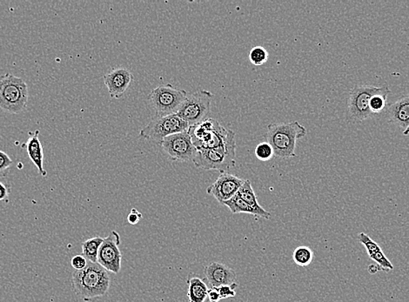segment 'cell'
Listing matches in <instances>:
<instances>
[{
    "mask_svg": "<svg viewBox=\"0 0 409 302\" xmlns=\"http://www.w3.org/2000/svg\"><path fill=\"white\" fill-rule=\"evenodd\" d=\"M74 293L84 302H90L103 297L108 293L111 278L108 271L99 264L89 262L84 269L72 274Z\"/></svg>",
    "mask_w": 409,
    "mask_h": 302,
    "instance_id": "obj_1",
    "label": "cell"
},
{
    "mask_svg": "<svg viewBox=\"0 0 409 302\" xmlns=\"http://www.w3.org/2000/svg\"><path fill=\"white\" fill-rule=\"evenodd\" d=\"M306 132V128L299 121L273 123L267 125L265 138L266 142L272 146L275 157L288 160L296 157L297 140L304 138Z\"/></svg>",
    "mask_w": 409,
    "mask_h": 302,
    "instance_id": "obj_2",
    "label": "cell"
},
{
    "mask_svg": "<svg viewBox=\"0 0 409 302\" xmlns=\"http://www.w3.org/2000/svg\"><path fill=\"white\" fill-rule=\"evenodd\" d=\"M235 157L236 141L235 132H234L229 139L219 147L198 151L192 162L197 168L219 171L224 174L235 167Z\"/></svg>",
    "mask_w": 409,
    "mask_h": 302,
    "instance_id": "obj_3",
    "label": "cell"
},
{
    "mask_svg": "<svg viewBox=\"0 0 409 302\" xmlns=\"http://www.w3.org/2000/svg\"><path fill=\"white\" fill-rule=\"evenodd\" d=\"M29 86L21 78L5 73L0 76V108L18 115L26 108Z\"/></svg>",
    "mask_w": 409,
    "mask_h": 302,
    "instance_id": "obj_4",
    "label": "cell"
},
{
    "mask_svg": "<svg viewBox=\"0 0 409 302\" xmlns=\"http://www.w3.org/2000/svg\"><path fill=\"white\" fill-rule=\"evenodd\" d=\"M187 132L197 151L219 147L234 132L222 127L219 121L214 119H207L199 124L190 125Z\"/></svg>",
    "mask_w": 409,
    "mask_h": 302,
    "instance_id": "obj_5",
    "label": "cell"
},
{
    "mask_svg": "<svg viewBox=\"0 0 409 302\" xmlns=\"http://www.w3.org/2000/svg\"><path fill=\"white\" fill-rule=\"evenodd\" d=\"M187 98V93L185 90L175 88L171 84L161 85L148 95L157 117L175 115Z\"/></svg>",
    "mask_w": 409,
    "mask_h": 302,
    "instance_id": "obj_6",
    "label": "cell"
},
{
    "mask_svg": "<svg viewBox=\"0 0 409 302\" xmlns=\"http://www.w3.org/2000/svg\"><path fill=\"white\" fill-rule=\"evenodd\" d=\"M380 86L371 85H356L349 93L348 100L347 120L357 124L371 119L373 117L369 101L376 93L380 91Z\"/></svg>",
    "mask_w": 409,
    "mask_h": 302,
    "instance_id": "obj_7",
    "label": "cell"
},
{
    "mask_svg": "<svg viewBox=\"0 0 409 302\" xmlns=\"http://www.w3.org/2000/svg\"><path fill=\"white\" fill-rule=\"evenodd\" d=\"M214 94L207 90L192 93L183 102L176 115L188 125H194L207 120L210 115L211 102Z\"/></svg>",
    "mask_w": 409,
    "mask_h": 302,
    "instance_id": "obj_8",
    "label": "cell"
},
{
    "mask_svg": "<svg viewBox=\"0 0 409 302\" xmlns=\"http://www.w3.org/2000/svg\"><path fill=\"white\" fill-rule=\"evenodd\" d=\"M190 125L176 115L157 117L140 132V137L145 140L160 144L167 137L186 132Z\"/></svg>",
    "mask_w": 409,
    "mask_h": 302,
    "instance_id": "obj_9",
    "label": "cell"
},
{
    "mask_svg": "<svg viewBox=\"0 0 409 302\" xmlns=\"http://www.w3.org/2000/svg\"><path fill=\"white\" fill-rule=\"evenodd\" d=\"M160 145L169 158L174 162H186L194 160L198 152L187 131L168 136L161 141Z\"/></svg>",
    "mask_w": 409,
    "mask_h": 302,
    "instance_id": "obj_10",
    "label": "cell"
},
{
    "mask_svg": "<svg viewBox=\"0 0 409 302\" xmlns=\"http://www.w3.org/2000/svg\"><path fill=\"white\" fill-rule=\"evenodd\" d=\"M120 243V235L116 231H112L102 242L98 254V264L106 271L113 274L120 272L122 261Z\"/></svg>",
    "mask_w": 409,
    "mask_h": 302,
    "instance_id": "obj_11",
    "label": "cell"
},
{
    "mask_svg": "<svg viewBox=\"0 0 409 302\" xmlns=\"http://www.w3.org/2000/svg\"><path fill=\"white\" fill-rule=\"evenodd\" d=\"M244 182L245 180L237 176L224 172L212 185L207 187V193L214 196L220 204H223L229 201L238 193Z\"/></svg>",
    "mask_w": 409,
    "mask_h": 302,
    "instance_id": "obj_12",
    "label": "cell"
},
{
    "mask_svg": "<svg viewBox=\"0 0 409 302\" xmlns=\"http://www.w3.org/2000/svg\"><path fill=\"white\" fill-rule=\"evenodd\" d=\"M387 119L388 123L395 125L404 136L409 135V95L400 97L388 104Z\"/></svg>",
    "mask_w": 409,
    "mask_h": 302,
    "instance_id": "obj_13",
    "label": "cell"
},
{
    "mask_svg": "<svg viewBox=\"0 0 409 302\" xmlns=\"http://www.w3.org/2000/svg\"><path fill=\"white\" fill-rule=\"evenodd\" d=\"M133 74L125 68H116L105 74L104 82L112 99H120L127 92L133 80Z\"/></svg>",
    "mask_w": 409,
    "mask_h": 302,
    "instance_id": "obj_14",
    "label": "cell"
},
{
    "mask_svg": "<svg viewBox=\"0 0 409 302\" xmlns=\"http://www.w3.org/2000/svg\"><path fill=\"white\" fill-rule=\"evenodd\" d=\"M204 274L208 284L214 288L236 283L235 281L237 279V274L234 269L219 262H212L209 265L204 266Z\"/></svg>",
    "mask_w": 409,
    "mask_h": 302,
    "instance_id": "obj_15",
    "label": "cell"
},
{
    "mask_svg": "<svg viewBox=\"0 0 409 302\" xmlns=\"http://www.w3.org/2000/svg\"><path fill=\"white\" fill-rule=\"evenodd\" d=\"M358 241L364 246L366 251H367L368 256L372 261H375L378 266L380 271L390 272L394 270V266L392 262L388 260L386 254H384L383 249H380L378 243L373 241L367 234L363 232L358 234Z\"/></svg>",
    "mask_w": 409,
    "mask_h": 302,
    "instance_id": "obj_16",
    "label": "cell"
},
{
    "mask_svg": "<svg viewBox=\"0 0 409 302\" xmlns=\"http://www.w3.org/2000/svg\"><path fill=\"white\" fill-rule=\"evenodd\" d=\"M39 131L29 132V139L25 145L27 155L31 162L38 168L39 175L46 177L47 172L44 170V152L41 140L38 138Z\"/></svg>",
    "mask_w": 409,
    "mask_h": 302,
    "instance_id": "obj_17",
    "label": "cell"
},
{
    "mask_svg": "<svg viewBox=\"0 0 409 302\" xmlns=\"http://www.w3.org/2000/svg\"><path fill=\"white\" fill-rule=\"evenodd\" d=\"M242 201L249 204V205L258 213V217L269 219L271 214L266 211L259 205L257 194H255L253 186L250 179L245 180L243 185L239 188L238 193L236 194Z\"/></svg>",
    "mask_w": 409,
    "mask_h": 302,
    "instance_id": "obj_18",
    "label": "cell"
},
{
    "mask_svg": "<svg viewBox=\"0 0 409 302\" xmlns=\"http://www.w3.org/2000/svg\"><path fill=\"white\" fill-rule=\"evenodd\" d=\"M187 282V297L190 302H209L208 301V287L202 278L190 276Z\"/></svg>",
    "mask_w": 409,
    "mask_h": 302,
    "instance_id": "obj_19",
    "label": "cell"
},
{
    "mask_svg": "<svg viewBox=\"0 0 409 302\" xmlns=\"http://www.w3.org/2000/svg\"><path fill=\"white\" fill-rule=\"evenodd\" d=\"M103 241V238L95 236L90 238L88 240L82 243V256H83L88 261L93 262V264H98V254H99L100 246Z\"/></svg>",
    "mask_w": 409,
    "mask_h": 302,
    "instance_id": "obj_20",
    "label": "cell"
},
{
    "mask_svg": "<svg viewBox=\"0 0 409 302\" xmlns=\"http://www.w3.org/2000/svg\"><path fill=\"white\" fill-rule=\"evenodd\" d=\"M391 93V90L387 84L380 86V91L373 94L369 101V108L373 115L383 112L387 108V98Z\"/></svg>",
    "mask_w": 409,
    "mask_h": 302,
    "instance_id": "obj_21",
    "label": "cell"
},
{
    "mask_svg": "<svg viewBox=\"0 0 409 302\" xmlns=\"http://www.w3.org/2000/svg\"><path fill=\"white\" fill-rule=\"evenodd\" d=\"M223 205L228 207L232 214H249L258 217L257 212L252 209L249 204L242 201L237 195L234 196L229 201L224 202Z\"/></svg>",
    "mask_w": 409,
    "mask_h": 302,
    "instance_id": "obj_22",
    "label": "cell"
},
{
    "mask_svg": "<svg viewBox=\"0 0 409 302\" xmlns=\"http://www.w3.org/2000/svg\"><path fill=\"white\" fill-rule=\"evenodd\" d=\"M293 260L298 266H308L314 260L313 250L306 246H298L294 251Z\"/></svg>",
    "mask_w": 409,
    "mask_h": 302,
    "instance_id": "obj_23",
    "label": "cell"
},
{
    "mask_svg": "<svg viewBox=\"0 0 409 302\" xmlns=\"http://www.w3.org/2000/svg\"><path fill=\"white\" fill-rule=\"evenodd\" d=\"M269 54L264 47L258 46L251 49L249 53V60L254 66H262L269 61Z\"/></svg>",
    "mask_w": 409,
    "mask_h": 302,
    "instance_id": "obj_24",
    "label": "cell"
},
{
    "mask_svg": "<svg viewBox=\"0 0 409 302\" xmlns=\"http://www.w3.org/2000/svg\"><path fill=\"white\" fill-rule=\"evenodd\" d=\"M255 156L262 162H269L274 156L272 146L269 142H262L255 148Z\"/></svg>",
    "mask_w": 409,
    "mask_h": 302,
    "instance_id": "obj_25",
    "label": "cell"
},
{
    "mask_svg": "<svg viewBox=\"0 0 409 302\" xmlns=\"http://www.w3.org/2000/svg\"><path fill=\"white\" fill-rule=\"evenodd\" d=\"M237 287V283L225 285L219 287V291L220 297H222V300L229 299V298H234L236 296L235 288Z\"/></svg>",
    "mask_w": 409,
    "mask_h": 302,
    "instance_id": "obj_26",
    "label": "cell"
},
{
    "mask_svg": "<svg viewBox=\"0 0 409 302\" xmlns=\"http://www.w3.org/2000/svg\"><path fill=\"white\" fill-rule=\"evenodd\" d=\"M88 260H86L82 254L73 256L72 260H71V265H72L73 268L74 270H76V271H80V270L84 269L86 266H88Z\"/></svg>",
    "mask_w": 409,
    "mask_h": 302,
    "instance_id": "obj_27",
    "label": "cell"
},
{
    "mask_svg": "<svg viewBox=\"0 0 409 302\" xmlns=\"http://www.w3.org/2000/svg\"><path fill=\"white\" fill-rule=\"evenodd\" d=\"M13 165V160L5 152L0 150V175L4 174Z\"/></svg>",
    "mask_w": 409,
    "mask_h": 302,
    "instance_id": "obj_28",
    "label": "cell"
},
{
    "mask_svg": "<svg viewBox=\"0 0 409 302\" xmlns=\"http://www.w3.org/2000/svg\"><path fill=\"white\" fill-rule=\"evenodd\" d=\"M141 219H143V214H141L137 209H133L131 210V213L128 214V222L131 225H136L140 222Z\"/></svg>",
    "mask_w": 409,
    "mask_h": 302,
    "instance_id": "obj_29",
    "label": "cell"
},
{
    "mask_svg": "<svg viewBox=\"0 0 409 302\" xmlns=\"http://www.w3.org/2000/svg\"><path fill=\"white\" fill-rule=\"evenodd\" d=\"M208 301L209 302H219L222 300V297H220L219 288H214L211 287V288L208 289Z\"/></svg>",
    "mask_w": 409,
    "mask_h": 302,
    "instance_id": "obj_30",
    "label": "cell"
},
{
    "mask_svg": "<svg viewBox=\"0 0 409 302\" xmlns=\"http://www.w3.org/2000/svg\"><path fill=\"white\" fill-rule=\"evenodd\" d=\"M11 193L10 187L0 182V202H7Z\"/></svg>",
    "mask_w": 409,
    "mask_h": 302,
    "instance_id": "obj_31",
    "label": "cell"
}]
</instances>
